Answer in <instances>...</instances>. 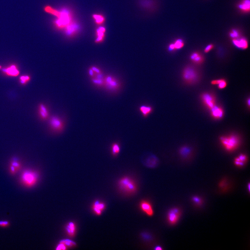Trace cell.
<instances>
[{"mask_svg": "<svg viewBox=\"0 0 250 250\" xmlns=\"http://www.w3.org/2000/svg\"><path fill=\"white\" fill-rule=\"evenodd\" d=\"M44 10L47 13L54 15L57 17L54 23L58 28L65 29L67 26L74 22L72 15L69 12L65 10L59 11L49 5L45 6Z\"/></svg>", "mask_w": 250, "mask_h": 250, "instance_id": "obj_1", "label": "cell"}, {"mask_svg": "<svg viewBox=\"0 0 250 250\" xmlns=\"http://www.w3.org/2000/svg\"><path fill=\"white\" fill-rule=\"evenodd\" d=\"M118 185L120 190L127 194H133L137 190L135 182L128 176H124L120 179L118 181Z\"/></svg>", "mask_w": 250, "mask_h": 250, "instance_id": "obj_2", "label": "cell"}, {"mask_svg": "<svg viewBox=\"0 0 250 250\" xmlns=\"http://www.w3.org/2000/svg\"><path fill=\"white\" fill-rule=\"evenodd\" d=\"M220 141L224 147L228 151L234 150L239 144L238 137L234 135L221 137Z\"/></svg>", "mask_w": 250, "mask_h": 250, "instance_id": "obj_3", "label": "cell"}, {"mask_svg": "<svg viewBox=\"0 0 250 250\" xmlns=\"http://www.w3.org/2000/svg\"><path fill=\"white\" fill-rule=\"evenodd\" d=\"M38 175L36 172L31 170H26L22 173L21 180L26 186L31 187L35 185L38 181Z\"/></svg>", "mask_w": 250, "mask_h": 250, "instance_id": "obj_4", "label": "cell"}, {"mask_svg": "<svg viewBox=\"0 0 250 250\" xmlns=\"http://www.w3.org/2000/svg\"><path fill=\"white\" fill-rule=\"evenodd\" d=\"M184 80L189 84L196 82L199 78V75L195 69L190 66L186 67L182 74Z\"/></svg>", "mask_w": 250, "mask_h": 250, "instance_id": "obj_5", "label": "cell"}, {"mask_svg": "<svg viewBox=\"0 0 250 250\" xmlns=\"http://www.w3.org/2000/svg\"><path fill=\"white\" fill-rule=\"evenodd\" d=\"M142 162L146 167L149 168H154L159 164V160L155 155L147 154L143 156L142 158Z\"/></svg>", "mask_w": 250, "mask_h": 250, "instance_id": "obj_6", "label": "cell"}, {"mask_svg": "<svg viewBox=\"0 0 250 250\" xmlns=\"http://www.w3.org/2000/svg\"><path fill=\"white\" fill-rule=\"evenodd\" d=\"M181 214V210L178 208L171 209L167 215V220L170 225H174L178 222Z\"/></svg>", "mask_w": 250, "mask_h": 250, "instance_id": "obj_7", "label": "cell"}, {"mask_svg": "<svg viewBox=\"0 0 250 250\" xmlns=\"http://www.w3.org/2000/svg\"><path fill=\"white\" fill-rule=\"evenodd\" d=\"M104 86L109 90H116L120 86L119 82L112 76L108 75L104 78Z\"/></svg>", "mask_w": 250, "mask_h": 250, "instance_id": "obj_8", "label": "cell"}, {"mask_svg": "<svg viewBox=\"0 0 250 250\" xmlns=\"http://www.w3.org/2000/svg\"><path fill=\"white\" fill-rule=\"evenodd\" d=\"M201 97L204 105L209 109H211L216 105L215 99L213 94L208 93H204Z\"/></svg>", "mask_w": 250, "mask_h": 250, "instance_id": "obj_9", "label": "cell"}, {"mask_svg": "<svg viewBox=\"0 0 250 250\" xmlns=\"http://www.w3.org/2000/svg\"><path fill=\"white\" fill-rule=\"evenodd\" d=\"M50 124L52 129L57 132L62 131L64 128V124L63 121L59 118L56 116L51 118Z\"/></svg>", "mask_w": 250, "mask_h": 250, "instance_id": "obj_10", "label": "cell"}, {"mask_svg": "<svg viewBox=\"0 0 250 250\" xmlns=\"http://www.w3.org/2000/svg\"><path fill=\"white\" fill-rule=\"evenodd\" d=\"M140 209L145 214L149 216L154 215V210L151 204L146 200H142L140 204Z\"/></svg>", "mask_w": 250, "mask_h": 250, "instance_id": "obj_11", "label": "cell"}, {"mask_svg": "<svg viewBox=\"0 0 250 250\" xmlns=\"http://www.w3.org/2000/svg\"><path fill=\"white\" fill-rule=\"evenodd\" d=\"M233 42L237 47L243 50L246 49L248 47V41L245 38L234 39L233 40Z\"/></svg>", "mask_w": 250, "mask_h": 250, "instance_id": "obj_12", "label": "cell"}, {"mask_svg": "<svg viewBox=\"0 0 250 250\" xmlns=\"http://www.w3.org/2000/svg\"><path fill=\"white\" fill-rule=\"evenodd\" d=\"M6 74L12 77H17L20 74V72L15 65H12L8 68L2 70Z\"/></svg>", "mask_w": 250, "mask_h": 250, "instance_id": "obj_13", "label": "cell"}, {"mask_svg": "<svg viewBox=\"0 0 250 250\" xmlns=\"http://www.w3.org/2000/svg\"><path fill=\"white\" fill-rule=\"evenodd\" d=\"M212 116L216 119H220L223 117L224 112L220 107L215 105L211 109Z\"/></svg>", "mask_w": 250, "mask_h": 250, "instance_id": "obj_14", "label": "cell"}, {"mask_svg": "<svg viewBox=\"0 0 250 250\" xmlns=\"http://www.w3.org/2000/svg\"><path fill=\"white\" fill-rule=\"evenodd\" d=\"M104 78L102 73L100 74H96L95 77L91 79V81L94 84L97 86H104Z\"/></svg>", "mask_w": 250, "mask_h": 250, "instance_id": "obj_15", "label": "cell"}, {"mask_svg": "<svg viewBox=\"0 0 250 250\" xmlns=\"http://www.w3.org/2000/svg\"><path fill=\"white\" fill-rule=\"evenodd\" d=\"M105 204L99 201H97L94 203L93 209L96 214L100 215L102 214V212L105 209Z\"/></svg>", "mask_w": 250, "mask_h": 250, "instance_id": "obj_16", "label": "cell"}, {"mask_svg": "<svg viewBox=\"0 0 250 250\" xmlns=\"http://www.w3.org/2000/svg\"><path fill=\"white\" fill-rule=\"evenodd\" d=\"M190 59L192 62L198 65H200L204 61L203 56L197 52L192 53L190 56Z\"/></svg>", "mask_w": 250, "mask_h": 250, "instance_id": "obj_17", "label": "cell"}, {"mask_svg": "<svg viewBox=\"0 0 250 250\" xmlns=\"http://www.w3.org/2000/svg\"><path fill=\"white\" fill-rule=\"evenodd\" d=\"M106 29L104 27H100L96 30L97 38L95 41L96 43H99L103 41L105 37Z\"/></svg>", "mask_w": 250, "mask_h": 250, "instance_id": "obj_18", "label": "cell"}, {"mask_svg": "<svg viewBox=\"0 0 250 250\" xmlns=\"http://www.w3.org/2000/svg\"><path fill=\"white\" fill-rule=\"evenodd\" d=\"M139 111L143 117L147 118L153 111V108L150 106L142 105L140 107Z\"/></svg>", "mask_w": 250, "mask_h": 250, "instance_id": "obj_19", "label": "cell"}, {"mask_svg": "<svg viewBox=\"0 0 250 250\" xmlns=\"http://www.w3.org/2000/svg\"><path fill=\"white\" fill-rule=\"evenodd\" d=\"M39 113L42 119H47L49 117V112L46 107L42 103L39 105Z\"/></svg>", "mask_w": 250, "mask_h": 250, "instance_id": "obj_20", "label": "cell"}, {"mask_svg": "<svg viewBox=\"0 0 250 250\" xmlns=\"http://www.w3.org/2000/svg\"><path fill=\"white\" fill-rule=\"evenodd\" d=\"M248 160V157L246 155L241 154L236 157L234 160V163L238 167H242Z\"/></svg>", "mask_w": 250, "mask_h": 250, "instance_id": "obj_21", "label": "cell"}, {"mask_svg": "<svg viewBox=\"0 0 250 250\" xmlns=\"http://www.w3.org/2000/svg\"><path fill=\"white\" fill-rule=\"evenodd\" d=\"M76 228L75 225L74 223L72 222H70L66 227L67 233L70 236H74L75 233Z\"/></svg>", "mask_w": 250, "mask_h": 250, "instance_id": "obj_22", "label": "cell"}, {"mask_svg": "<svg viewBox=\"0 0 250 250\" xmlns=\"http://www.w3.org/2000/svg\"><path fill=\"white\" fill-rule=\"evenodd\" d=\"M249 0H244L239 6V8L242 11L248 12L250 11Z\"/></svg>", "mask_w": 250, "mask_h": 250, "instance_id": "obj_23", "label": "cell"}, {"mask_svg": "<svg viewBox=\"0 0 250 250\" xmlns=\"http://www.w3.org/2000/svg\"><path fill=\"white\" fill-rule=\"evenodd\" d=\"M121 147L119 144L117 142L114 143L111 146L112 154L114 156H117L120 153Z\"/></svg>", "mask_w": 250, "mask_h": 250, "instance_id": "obj_24", "label": "cell"}, {"mask_svg": "<svg viewBox=\"0 0 250 250\" xmlns=\"http://www.w3.org/2000/svg\"><path fill=\"white\" fill-rule=\"evenodd\" d=\"M93 17L98 25L102 24L105 22V18L101 15L94 14L93 15Z\"/></svg>", "mask_w": 250, "mask_h": 250, "instance_id": "obj_25", "label": "cell"}, {"mask_svg": "<svg viewBox=\"0 0 250 250\" xmlns=\"http://www.w3.org/2000/svg\"><path fill=\"white\" fill-rule=\"evenodd\" d=\"M174 45L175 50L180 49L184 46V43L181 39H179L173 44Z\"/></svg>", "mask_w": 250, "mask_h": 250, "instance_id": "obj_26", "label": "cell"}, {"mask_svg": "<svg viewBox=\"0 0 250 250\" xmlns=\"http://www.w3.org/2000/svg\"><path fill=\"white\" fill-rule=\"evenodd\" d=\"M60 243L65 245L66 247H72L75 245V243L71 240L69 239H64L62 240Z\"/></svg>", "mask_w": 250, "mask_h": 250, "instance_id": "obj_27", "label": "cell"}, {"mask_svg": "<svg viewBox=\"0 0 250 250\" xmlns=\"http://www.w3.org/2000/svg\"><path fill=\"white\" fill-rule=\"evenodd\" d=\"M30 80V77L29 76L27 75L21 76L20 79V83L23 84H26Z\"/></svg>", "mask_w": 250, "mask_h": 250, "instance_id": "obj_28", "label": "cell"}, {"mask_svg": "<svg viewBox=\"0 0 250 250\" xmlns=\"http://www.w3.org/2000/svg\"><path fill=\"white\" fill-rule=\"evenodd\" d=\"M10 165L13 166L16 169L17 171H19L21 168V165L19 161H12Z\"/></svg>", "mask_w": 250, "mask_h": 250, "instance_id": "obj_29", "label": "cell"}, {"mask_svg": "<svg viewBox=\"0 0 250 250\" xmlns=\"http://www.w3.org/2000/svg\"><path fill=\"white\" fill-rule=\"evenodd\" d=\"M192 200L197 205H201L203 203V200L202 199L198 196L193 197L192 198Z\"/></svg>", "mask_w": 250, "mask_h": 250, "instance_id": "obj_30", "label": "cell"}, {"mask_svg": "<svg viewBox=\"0 0 250 250\" xmlns=\"http://www.w3.org/2000/svg\"><path fill=\"white\" fill-rule=\"evenodd\" d=\"M230 36L233 39H236L239 37V33L236 30H233L230 33Z\"/></svg>", "mask_w": 250, "mask_h": 250, "instance_id": "obj_31", "label": "cell"}, {"mask_svg": "<svg viewBox=\"0 0 250 250\" xmlns=\"http://www.w3.org/2000/svg\"><path fill=\"white\" fill-rule=\"evenodd\" d=\"M227 82L224 79V80L222 81L220 83L218 84V87L219 89H224L227 86Z\"/></svg>", "mask_w": 250, "mask_h": 250, "instance_id": "obj_32", "label": "cell"}, {"mask_svg": "<svg viewBox=\"0 0 250 250\" xmlns=\"http://www.w3.org/2000/svg\"><path fill=\"white\" fill-rule=\"evenodd\" d=\"M189 152V149L186 147L181 148L180 151V153L182 155H186Z\"/></svg>", "mask_w": 250, "mask_h": 250, "instance_id": "obj_33", "label": "cell"}, {"mask_svg": "<svg viewBox=\"0 0 250 250\" xmlns=\"http://www.w3.org/2000/svg\"><path fill=\"white\" fill-rule=\"evenodd\" d=\"M94 71L95 72L96 74H100L102 73V71L98 67L96 66H92L91 67Z\"/></svg>", "mask_w": 250, "mask_h": 250, "instance_id": "obj_34", "label": "cell"}, {"mask_svg": "<svg viewBox=\"0 0 250 250\" xmlns=\"http://www.w3.org/2000/svg\"><path fill=\"white\" fill-rule=\"evenodd\" d=\"M214 46L213 44H211L207 46L205 48L204 50V52L205 53L209 52L210 51H211L213 48H214Z\"/></svg>", "mask_w": 250, "mask_h": 250, "instance_id": "obj_35", "label": "cell"}, {"mask_svg": "<svg viewBox=\"0 0 250 250\" xmlns=\"http://www.w3.org/2000/svg\"><path fill=\"white\" fill-rule=\"evenodd\" d=\"M88 74H89V75L91 78L95 77L96 74L95 72L91 68V67L89 69V70H88Z\"/></svg>", "mask_w": 250, "mask_h": 250, "instance_id": "obj_36", "label": "cell"}, {"mask_svg": "<svg viewBox=\"0 0 250 250\" xmlns=\"http://www.w3.org/2000/svg\"><path fill=\"white\" fill-rule=\"evenodd\" d=\"M224 80L223 79H218V80H212L211 82V84L212 85H216L219 84V83Z\"/></svg>", "mask_w": 250, "mask_h": 250, "instance_id": "obj_37", "label": "cell"}, {"mask_svg": "<svg viewBox=\"0 0 250 250\" xmlns=\"http://www.w3.org/2000/svg\"><path fill=\"white\" fill-rule=\"evenodd\" d=\"M10 171L12 175H14L17 172L16 169L11 165L10 166Z\"/></svg>", "mask_w": 250, "mask_h": 250, "instance_id": "obj_38", "label": "cell"}, {"mask_svg": "<svg viewBox=\"0 0 250 250\" xmlns=\"http://www.w3.org/2000/svg\"><path fill=\"white\" fill-rule=\"evenodd\" d=\"M9 225V222L7 221H0V226L1 227H7Z\"/></svg>", "mask_w": 250, "mask_h": 250, "instance_id": "obj_39", "label": "cell"}, {"mask_svg": "<svg viewBox=\"0 0 250 250\" xmlns=\"http://www.w3.org/2000/svg\"><path fill=\"white\" fill-rule=\"evenodd\" d=\"M66 246L63 243H60L57 247V250H65L66 249Z\"/></svg>", "mask_w": 250, "mask_h": 250, "instance_id": "obj_40", "label": "cell"}, {"mask_svg": "<svg viewBox=\"0 0 250 250\" xmlns=\"http://www.w3.org/2000/svg\"><path fill=\"white\" fill-rule=\"evenodd\" d=\"M155 249L157 250H162V248L160 246H157L155 248Z\"/></svg>", "mask_w": 250, "mask_h": 250, "instance_id": "obj_41", "label": "cell"}, {"mask_svg": "<svg viewBox=\"0 0 250 250\" xmlns=\"http://www.w3.org/2000/svg\"><path fill=\"white\" fill-rule=\"evenodd\" d=\"M250 99L249 98L248 100V106L249 107L250 106Z\"/></svg>", "mask_w": 250, "mask_h": 250, "instance_id": "obj_42", "label": "cell"}, {"mask_svg": "<svg viewBox=\"0 0 250 250\" xmlns=\"http://www.w3.org/2000/svg\"><path fill=\"white\" fill-rule=\"evenodd\" d=\"M2 68V67L1 65H0V69H1Z\"/></svg>", "mask_w": 250, "mask_h": 250, "instance_id": "obj_43", "label": "cell"}]
</instances>
